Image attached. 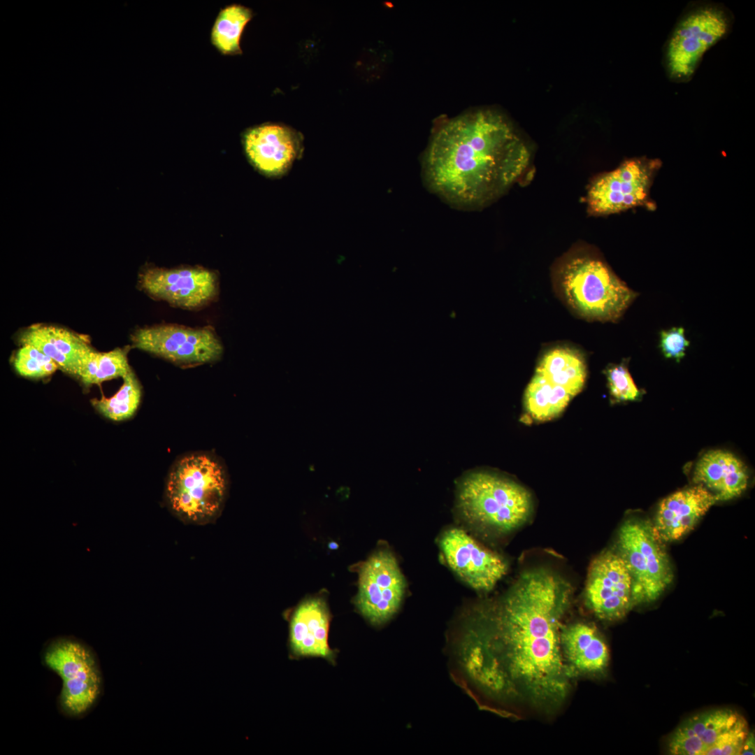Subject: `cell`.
Here are the masks:
<instances>
[{
	"mask_svg": "<svg viewBox=\"0 0 755 755\" xmlns=\"http://www.w3.org/2000/svg\"><path fill=\"white\" fill-rule=\"evenodd\" d=\"M571 596L570 585L555 573L528 570L478 624L519 702L544 714L565 704L575 678L561 647Z\"/></svg>",
	"mask_w": 755,
	"mask_h": 755,
	"instance_id": "6da1fadb",
	"label": "cell"
},
{
	"mask_svg": "<svg viewBox=\"0 0 755 755\" xmlns=\"http://www.w3.org/2000/svg\"><path fill=\"white\" fill-rule=\"evenodd\" d=\"M529 150L498 113L479 110L447 121L426 150L423 173L448 202L480 206L503 194L528 166Z\"/></svg>",
	"mask_w": 755,
	"mask_h": 755,
	"instance_id": "7a4b0ae2",
	"label": "cell"
},
{
	"mask_svg": "<svg viewBox=\"0 0 755 755\" xmlns=\"http://www.w3.org/2000/svg\"><path fill=\"white\" fill-rule=\"evenodd\" d=\"M554 285L566 305L589 321H617L638 296L603 260L589 254L566 258Z\"/></svg>",
	"mask_w": 755,
	"mask_h": 755,
	"instance_id": "3957f363",
	"label": "cell"
},
{
	"mask_svg": "<svg viewBox=\"0 0 755 755\" xmlns=\"http://www.w3.org/2000/svg\"><path fill=\"white\" fill-rule=\"evenodd\" d=\"M457 506L469 522L507 533L527 521L533 500L530 492L517 482L478 471L466 475L459 483Z\"/></svg>",
	"mask_w": 755,
	"mask_h": 755,
	"instance_id": "277c9868",
	"label": "cell"
},
{
	"mask_svg": "<svg viewBox=\"0 0 755 755\" xmlns=\"http://www.w3.org/2000/svg\"><path fill=\"white\" fill-rule=\"evenodd\" d=\"M226 490L222 466L210 455L194 454L180 459L173 466L166 483V501L182 521L205 524L220 514Z\"/></svg>",
	"mask_w": 755,
	"mask_h": 755,
	"instance_id": "5b68a950",
	"label": "cell"
},
{
	"mask_svg": "<svg viewBox=\"0 0 755 755\" xmlns=\"http://www.w3.org/2000/svg\"><path fill=\"white\" fill-rule=\"evenodd\" d=\"M44 664L62 680L59 695L61 711L71 717L86 714L102 692L103 679L98 659L82 641L59 637L45 647Z\"/></svg>",
	"mask_w": 755,
	"mask_h": 755,
	"instance_id": "8992f818",
	"label": "cell"
},
{
	"mask_svg": "<svg viewBox=\"0 0 755 755\" xmlns=\"http://www.w3.org/2000/svg\"><path fill=\"white\" fill-rule=\"evenodd\" d=\"M617 553L632 580L633 607L658 599L673 580V570L663 542L654 535L652 523L629 519L621 526Z\"/></svg>",
	"mask_w": 755,
	"mask_h": 755,
	"instance_id": "52a82bcc",
	"label": "cell"
},
{
	"mask_svg": "<svg viewBox=\"0 0 755 755\" xmlns=\"http://www.w3.org/2000/svg\"><path fill=\"white\" fill-rule=\"evenodd\" d=\"M732 18L724 8L714 3L697 5L682 15L666 43L664 64L669 78L689 80L705 52L726 36Z\"/></svg>",
	"mask_w": 755,
	"mask_h": 755,
	"instance_id": "ba28073f",
	"label": "cell"
},
{
	"mask_svg": "<svg viewBox=\"0 0 755 755\" xmlns=\"http://www.w3.org/2000/svg\"><path fill=\"white\" fill-rule=\"evenodd\" d=\"M660 166L657 159L633 158L601 175L589 188V211L605 215L647 205L653 179Z\"/></svg>",
	"mask_w": 755,
	"mask_h": 755,
	"instance_id": "9c48e42d",
	"label": "cell"
},
{
	"mask_svg": "<svg viewBox=\"0 0 755 755\" xmlns=\"http://www.w3.org/2000/svg\"><path fill=\"white\" fill-rule=\"evenodd\" d=\"M133 345L176 364L194 365L217 360L222 345L210 327L190 328L157 325L138 329L131 335Z\"/></svg>",
	"mask_w": 755,
	"mask_h": 755,
	"instance_id": "30bf717a",
	"label": "cell"
},
{
	"mask_svg": "<svg viewBox=\"0 0 755 755\" xmlns=\"http://www.w3.org/2000/svg\"><path fill=\"white\" fill-rule=\"evenodd\" d=\"M405 589V579L394 556L387 549L378 550L360 568L355 605L370 623L380 625L397 612Z\"/></svg>",
	"mask_w": 755,
	"mask_h": 755,
	"instance_id": "8fae6325",
	"label": "cell"
},
{
	"mask_svg": "<svg viewBox=\"0 0 755 755\" xmlns=\"http://www.w3.org/2000/svg\"><path fill=\"white\" fill-rule=\"evenodd\" d=\"M584 601L589 610L604 621L621 619L631 610L632 580L617 552H605L591 563Z\"/></svg>",
	"mask_w": 755,
	"mask_h": 755,
	"instance_id": "7c38bea8",
	"label": "cell"
},
{
	"mask_svg": "<svg viewBox=\"0 0 755 755\" xmlns=\"http://www.w3.org/2000/svg\"><path fill=\"white\" fill-rule=\"evenodd\" d=\"M138 278L140 287L148 294L182 308L202 307L217 292V275L203 267L164 268L148 266L141 271Z\"/></svg>",
	"mask_w": 755,
	"mask_h": 755,
	"instance_id": "4fadbf2b",
	"label": "cell"
},
{
	"mask_svg": "<svg viewBox=\"0 0 755 755\" xmlns=\"http://www.w3.org/2000/svg\"><path fill=\"white\" fill-rule=\"evenodd\" d=\"M242 142L251 165L268 178L287 175L303 152L301 134L280 124L265 123L249 128Z\"/></svg>",
	"mask_w": 755,
	"mask_h": 755,
	"instance_id": "5bb4252c",
	"label": "cell"
},
{
	"mask_svg": "<svg viewBox=\"0 0 755 755\" xmlns=\"http://www.w3.org/2000/svg\"><path fill=\"white\" fill-rule=\"evenodd\" d=\"M439 544L451 569L475 590H491L506 573L507 565L500 556L461 529L446 531Z\"/></svg>",
	"mask_w": 755,
	"mask_h": 755,
	"instance_id": "9a60e30c",
	"label": "cell"
},
{
	"mask_svg": "<svg viewBox=\"0 0 755 755\" xmlns=\"http://www.w3.org/2000/svg\"><path fill=\"white\" fill-rule=\"evenodd\" d=\"M465 635L459 645V662L470 682L491 698L519 702L510 681L477 624Z\"/></svg>",
	"mask_w": 755,
	"mask_h": 755,
	"instance_id": "2e32d148",
	"label": "cell"
},
{
	"mask_svg": "<svg viewBox=\"0 0 755 755\" xmlns=\"http://www.w3.org/2000/svg\"><path fill=\"white\" fill-rule=\"evenodd\" d=\"M718 501L700 484L679 490L659 503L652 523L655 536L662 542L677 540L690 532Z\"/></svg>",
	"mask_w": 755,
	"mask_h": 755,
	"instance_id": "e0dca14e",
	"label": "cell"
},
{
	"mask_svg": "<svg viewBox=\"0 0 755 755\" xmlns=\"http://www.w3.org/2000/svg\"><path fill=\"white\" fill-rule=\"evenodd\" d=\"M330 613L325 601L308 598L295 609L289 623V643L296 656H314L334 661L328 642Z\"/></svg>",
	"mask_w": 755,
	"mask_h": 755,
	"instance_id": "ac0fdd59",
	"label": "cell"
},
{
	"mask_svg": "<svg viewBox=\"0 0 755 755\" xmlns=\"http://www.w3.org/2000/svg\"><path fill=\"white\" fill-rule=\"evenodd\" d=\"M749 474L745 464L735 455L722 450L705 452L698 460L693 482L713 494L718 501L740 496L747 489Z\"/></svg>",
	"mask_w": 755,
	"mask_h": 755,
	"instance_id": "d6986e66",
	"label": "cell"
},
{
	"mask_svg": "<svg viewBox=\"0 0 755 755\" xmlns=\"http://www.w3.org/2000/svg\"><path fill=\"white\" fill-rule=\"evenodd\" d=\"M561 647L568 668L575 677L599 674L607 667V645L597 628L577 622L562 627Z\"/></svg>",
	"mask_w": 755,
	"mask_h": 755,
	"instance_id": "ffe728a7",
	"label": "cell"
},
{
	"mask_svg": "<svg viewBox=\"0 0 755 755\" xmlns=\"http://www.w3.org/2000/svg\"><path fill=\"white\" fill-rule=\"evenodd\" d=\"M741 715L729 709H718L691 717L681 724L668 741L675 755H705L718 738Z\"/></svg>",
	"mask_w": 755,
	"mask_h": 755,
	"instance_id": "44dd1931",
	"label": "cell"
},
{
	"mask_svg": "<svg viewBox=\"0 0 755 755\" xmlns=\"http://www.w3.org/2000/svg\"><path fill=\"white\" fill-rule=\"evenodd\" d=\"M535 373L575 397L585 384L587 368L581 352L569 346H556L543 353Z\"/></svg>",
	"mask_w": 755,
	"mask_h": 755,
	"instance_id": "7402d4cb",
	"label": "cell"
},
{
	"mask_svg": "<svg viewBox=\"0 0 755 755\" xmlns=\"http://www.w3.org/2000/svg\"><path fill=\"white\" fill-rule=\"evenodd\" d=\"M573 398L565 389L534 373L524 392V406L533 420L546 422L557 417Z\"/></svg>",
	"mask_w": 755,
	"mask_h": 755,
	"instance_id": "603a6c76",
	"label": "cell"
},
{
	"mask_svg": "<svg viewBox=\"0 0 755 755\" xmlns=\"http://www.w3.org/2000/svg\"><path fill=\"white\" fill-rule=\"evenodd\" d=\"M252 17V10L242 5L231 4L222 8L211 31L212 44L222 55L241 54V34Z\"/></svg>",
	"mask_w": 755,
	"mask_h": 755,
	"instance_id": "cb8c5ba5",
	"label": "cell"
},
{
	"mask_svg": "<svg viewBox=\"0 0 755 755\" xmlns=\"http://www.w3.org/2000/svg\"><path fill=\"white\" fill-rule=\"evenodd\" d=\"M122 378L121 387L113 396L92 401L101 414L113 421H122L133 416L141 398V387L133 371Z\"/></svg>",
	"mask_w": 755,
	"mask_h": 755,
	"instance_id": "d4e9b609",
	"label": "cell"
},
{
	"mask_svg": "<svg viewBox=\"0 0 755 755\" xmlns=\"http://www.w3.org/2000/svg\"><path fill=\"white\" fill-rule=\"evenodd\" d=\"M37 326L56 350L72 361L80 370L83 357L92 348L87 337L53 325L37 324Z\"/></svg>",
	"mask_w": 755,
	"mask_h": 755,
	"instance_id": "484cf974",
	"label": "cell"
},
{
	"mask_svg": "<svg viewBox=\"0 0 755 755\" xmlns=\"http://www.w3.org/2000/svg\"><path fill=\"white\" fill-rule=\"evenodd\" d=\"M13 366L19 375L30 378H44L59 368L53 359L29 345H23L18 349Z\"/></svg>",
	"mask_w": 755,
	"mask_h": 755,
	"instance_id": "4316f807",
	"label": "cell"
},
{
	"mask_svg": "<svg viewBox=\"0 0 755 755\" xmlns=\"http://www.w3.org/2000/svg\"><path fill=\"white\" fill-rule=\"evenodd\" d=\"M610 395L617 403L635 401L641 398L642 391L632 378L627 363L610 364L604 371Z\"/></svg>",
	"mask_w": 755,
	"mask_h": 755,
	"instance_id": "83f0119b",
	"label": "cell"
},
{
	"mask_svg": "<svg viewBox=\"0 0 755 755\" xmlns=\"http://www.w3.org/2000/svg\"><path fill=\"white\" fill-rule=\"evenodd\" d=\"M22 345H29L53 359L64 372L78 377V366L69 358L59 352L39 330L37 324L25 329L20 335Z\"/></svg>",
	"mask_w": 755,
	"mask_h": 755,
	"instance_id": "f1b7e54d",
	"label": "cell"
},
{
	"mask_svg": "<svg viewBox=\"0 0 755 755\" xmlns=\"http://www.w3.org/2000/svg\"><path fill=\"white\" fill-rule=\"evenodd\" d=\"M131 371L126 348L117 347L108 352H98L94 384H100L119 377L123 378Z\"/></svg>",
	"mask_w": 755,
	"mask_h": 755,
	"instance_id": "f546056e",
	"label": "cell"
},
{
	"mask_svg": "<svg viewBox=\"0 0 755 755\" xmlns=\"http://www.w3.org/2000/svg\"><path fill=\"white\" fill-rule=\"evenodd\" d=\"M749 733L747 722L742 716L724 732L705 755H740Z\"/></svg>",
	"mask_w": 755,
	"mask_h": 755,
	"instance_id": "4dcf8cb0",
	"label": "cell"
},
{
	"mask_svg": "<svg viewBox=\"0 0 755 755\" xmlns=\"http://www.w3.org/2000/svg\"><path fill=\"white\" fill-rule=\"evenodd\" d=\"M689 345L690 341L686 337L684 329L681 326L662 330L659 334V348L663 355L677 362L685 357Z\"/></svg>",
	"mask_w": 755,
	"mask_h": 755,
	"instance_id": "1f68e13d",
	"label": "cell"
},
{
	"mask_svg": "<svg viewBox=\"0 0 755 755\" xmlns=\"http://www.w3.org/2000/svg\"><path fill=\"white\" fill-rule=\"evenodd\" d=\"M755 754V738L754 734L752 732L748 733L740 752L742 755H749Z\"/></svg>",
	"mask_w": 755,
	"mask_h": 755,
	"instance_id": "d6a6232c",
	"label": "cell"
}]
</instances>
